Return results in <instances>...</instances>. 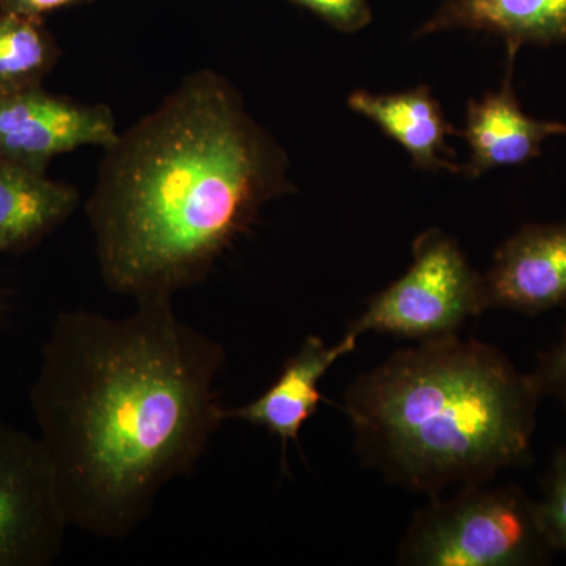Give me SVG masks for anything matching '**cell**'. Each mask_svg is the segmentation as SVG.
<instances>
[{
    "mask_svg": "<svg viewBox=\"0 0 566 566\" xmlns=\"http://www.w3.org/2000/svg\"><path fill=\"white\" fill-rule=\"evenodd\" d=\"M226 364V348L180 318L170 296L137 300L123 318L57 315L31 408L70 526L104 539L142 526L226 422L216 392Z\"/></svg>",
    "mask_w": 566,
    "mask_h": 566,
    "instance_id": "obj_1",
    "label": "cell"
},
{
    "mask_svg": "<svg viewBox=\"0 0 566 566\" xmlns=\"http://www.w3.org/2000/svg\"><path fill=\"white\" fill-rule=\"evenodd\" d=\"M289 174L232 82L189 74L104 148L85 205L104 285L137 301L203 282L264 205L293 191Z\"/></svg>",
    "mask_w": 566,
    "mask_h": 566,
    "instance_id": "obj_2",
    "label": "cell"
},
{
    "mask_svg": "<svg viewBox=\"0 0 566 566\" xmlns=\"http://www.w3.org/2000/svg\"><path fill=\"white\" fill-rule=\"evenodd\" d=\"M539 395L494 346L458 335L400 349L357 376L342 409L360 463L438 497L527 464Z\"/></svg>",
    "mask_w": 566,
    "mask_h": 566,
    "instance_id": "obj_3",
    "label": "cell"
},
{
    "mask_svg": "<svg viewBox=\"0 0 566 566\" xmlns=\"http://www.w3.org/2000/svg\"><path fill=\"white\" fill-rule=\"evenodd\" d=\"M547 543L535 502L520 488L461 486L453 497H431L416 513L398 549L412 566H523L543 564Z\"/></svg>",
    "mask_w": 566,
    "mask_h": 566,
    "instance_id": "obj_4",
    "label": "cell"
},
{
    "mask_svg": "<svg viewBox=\"0 0 566 566\" xmlns=\"http://www.w3.org/2000/svg\"><path fill=\"white\" fill-rule=\"evenodd\" d=\"M483 311V275L452 237L431 229L416 238L408 271L368 301L363 314L349 323L348 333L434 340L457 335Z\"/></svg>",
    "mask_w": 566,
    "mask_h": 566,
    "instance_id": "obj_5",
    "label": "cell"
},
{
    "mask_svg": "<svg viewBox=\"0 0 566 566\" xmlns=\"http://www.w3.org/2000/svg\"><path fill=\"white\" fill-rule=\"evenodd\" d=\"M69 516L39 436L0 420V566H50Z\"/></svg>",
    "mask_w": 566,
    "mask_h": 566,
    "instance_id": "obj_6",
    "label": "cell"
},
{
    "mask_svg": "<svg viewBox=\"0 0 566 566\" xmlns=\"http://www.w3.org/2000/svg\"><path fill=\"white\" fill-rule=\"evenodd\" d=\"M106 104L73 102L40 87L0 93V156L46 172L52 159L82 147L107 148L118 137Z\"/></svg>",
    "mask_w": 566,
    "mask_h": 566,
    "instance_id": "obj_7",
    "label": "cell"
},
{
    "mask_svg": "<svg viewBox=\"0 0 566 566\" xmlns=\"http://www.w3.org/2000/svg\"><path fill=\"white\" fill-rule=\"evenodd\" d=\"M486 308L524 315L549 311L566 301V222L532 223L495 252L483 275Z\"/></svg>",
    "mask_w": 566,
    "mask_h": 566,
    "instance_id": "obj_8",
    "label": "cell"
},
{
    "mask_svg": "<svg viewBox=\"0 0 566 566\" xmlns=\"http://www.w3.org/2000/svg\"><path fill=\"white\" fill-rule=\"evenodd\" d=\"M506 74L497 92L471 99L461 136L471 148L463 174L482 177L499 167L523 166L542 155L546 139L566 136V123L535 120L521 107L513 88L515 52H506Z\"/></svg>",
    "mask_w": 566,
    "mask_h": 566,
    "instance_id": "obj_9",
    "label": "cell"
},
{
    "mask_svg": "<svg viewBox=\"0 0 566 566\" xmlns=\"http://www.w3.org/2000/svg\"><path fill=\"white\" fill-rule=\"evenodd\" d=\"M357 338L346 333L338 344L327 345L322 337L308 335L283 365L273 385L251 403L223 408V419L243 420L277 436L285 455L289 442L297 441L305 422L315 415L323 400L319 382L342 357L356 349Z\"/></svg>",
    "mask_w": 566,
    "mask_h": 566,
    "instance_id": "obj_10",
    "label": "cell"
},
{
    "mask_svg": "<svg viewBox=\"0 0 566 566\" xmlns=\"http://www.w3.org/2000/svg\"><path fill=\"white\" fill-rule=\"evenodd\" d=\"M348 106L400 144L411 156L416 169L463 174L464 166L442 158L452 153L447 136H461V132L447 122L441 104L428 85L387 95L356 91L348 96Z\"/></svg>",
    "mask_w": 566,
    "mask_h": 566,
    "instance_id": "obj_11",
    "label": "cell"
},
{
    "mask_svg": "<svg viewBox=\"0 0 566 566\" xmlns=\"http://www.w3.org/2000/svg\"><path fill=\"white\" fill-rule=\"evenodd\" d=\"M457 29L501 36L516 54L524 44L564 43L566 0H446L416 36Z\"/></svg>",
    "mask_w": 566,
    "mask_h": 566,
    "instance_id": "obj_12",
    "label": "cell"
},
{
    "mask_svg": "<svg viewBox=\"0 0 566 566\" xmlns=\"http://www.w3.org/2000/svg\"><path fill=\"white\" fill-rule=\"evenodd\" d=\"M80 192L65 181L0 156V253H21L69 221Z\"/></svg>",
    "mask_w": 566,
    "mask_h": 566,
    "instance_id": "obj_13",
    "label": "cell"
},
{
    "mask_svg": "<svg viewBox=\"0 0 566 566\" xmlns=\"http://www.w3.org/2000/svg\"><path fill=\"white\" fill-rule=\"evenodd\" d=\"M61 57L44 20L0 9V93L40 87Z\"/></svg>",
    "mask_w": 566,
    "mask_h": 566,
    "instance_id": "obj_14",
    "label": "cell"
},
{
    "mask_svg": "<svg viewBox=\"0 0 566 566\" xmlns=\"http://www.w3.org/2000/svg\"><path fill=\"white\" fill-rule=\"evenodd\" d=\"M539 527L553 551L566 553V450H558L546 476L545 493L535 502Z\"/></svg>",
    "mask_w": 566,
    "mask_h": 566,
    "instance_id": "obj_15",
    "label": "cell"
},
{
    "mask_svg": "<svg viewBox=\"0 0 566 566\" xmlns=\"http://www.w3.org/2000/svg\"><path fill=\"white\" fill-rule=\"evenodd\" d=\"M294 6L312 11L335 31H363L374 20L367 0H289Z\"/></svg>",
    "mask_w": 566,
    "mask_h": 566,
    "instance_id": "obj_16",
    "label": "cell"
},
{
    "mask_svg": "<svg viewBox=\"0 0 566 566\" xmlns=\"http://www.w3.org/2000/svg\"><path fill=\"white\" fill-rule=\"evenodd\" d=\"M531 375L542 397H554L566 408V327L560 340L539 357Z\"/></svg>",
    "mask_w": 566,
    "mask_h": 566,
    "instance_id": "obj_17",
    "label": "cell"
},
{
    "mask_svg": "<svg viewBox=\"0 0 566 566\" xmlns=\"http://www.w3.org/2000/svg\"><path fill=\"white\" fill-rule=\"evenodd\" d=\"M91 2L93 0H0V9L44 20L46 14L54 13V11Z\"/></svg>",
    "mask_w": 566,
    "mask_h": 566,
    "instance_id": "obj_18",
    "label": "cell"
}]
</instances>
